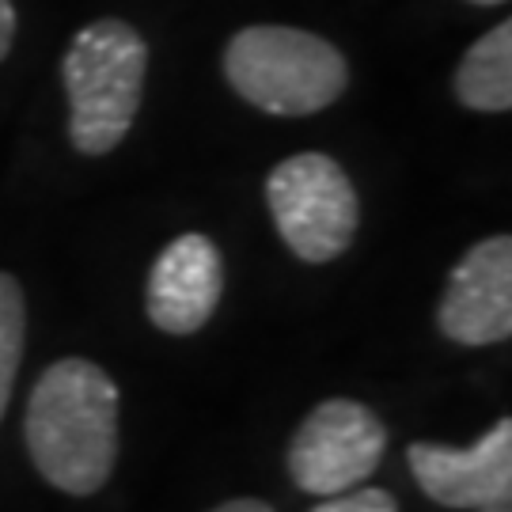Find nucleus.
Instances as JSON below:
<instances>
[{
  "label": "nucleus",
  "mask_w": 512,
  "mask_h": 512,
  "mask_svg": "<svg viewBox=\"0 0 512 512\" xmlns=\"http://www.w3.org/2000/svg\"><path fill=\"white\" fill-rule=\"evenodd\" d=\"M23 429L50 486L73 497L95 494L118 459V387L95 361L65 357L35 384Z\"/></svg>",
  "instance_id": "1"
},
{
  "label": "nucleus",
  "mask_w": 512,
  "mask_h": 512,
  "mask_svg": "<svg viewBox=\"0 0 512 512\" xmlns=\"http://www.w3.org/2000/svg\"><path fill=\"white\" fill-rule=\"evenodd\" d=\"M145 73L148 46L126 19L103 16L76 31L61 61L76 152L107 156L126 141L141 110Z\"/></svg>",
  "instance_id": "2"
},
{
  "label": "nucleus",
  "mask_w": 512,
  "mask_h": 512,
  "mask_svg": "<svg viewBox=\"0 0 512 512\" xmlns=\"http://www.w3.org/2000/svg\"><path fill=\"white\" fill-rule=\"evenodd\" d=\"M224 80L255 110L304 118L342 99L349 65L327 38L281 23H255L224 46Z\"/></svg>",
  "instance_id": "3"
},
{
  "label": "nucleus",
  "mask_w": 512,
  "mask_h": 512,
  "mask_svg": "<svg viewBox=\"0 0 512 512\" xmlns=\"http://www.w3.org/2000/svg\"><path fill=\"white\" fill-rule=\"evenodd\" d=\"M266 202L289 251L304 262H330L346 255L361 205L342 164L327 152H300L270 171Z\"/></svg>",
  "instance_id": "4"
},
{
  "label": "nucleus",
  "mask_w": 512,
  "mask_h": 512,
  "mask_svg": "<svg viewBox=\"0 0 512 512\" xmlns=\"http://www.w3.org/2000/svg\"><path fill=\"white\" fill-rule=\"evenodd\" d=\"M387 429L376 410L353 399H327L311 410L289 444V475L304 494L334 497L376 475Z\"/></svg>",
  "instance_id": "5"
},
{
  "label": "nucleus",
  "mask_w": 512,
  "mask_h": 512,
  "mask_svg": "<svg viewBox=\"0 0 512 512\" xmlns=\"http://www.w3.org/2000/svg\"><path fill=\"white\" fill-rule=\"evenodd\" d=\"M437 327L459 346H494L512 334V239L490 236L456 262Z\"/></svg>",
  "instance_id": "6"
},
{
  "label": "nucleus",
  "mask_w": 512,
  "mask_h": 512,
  "mask_svg": "<svg viewBox=\"0 0 512 512\" xmlns=\"http://www.w3.org/2000/svg\"><path fill=\"white\" fill-rule=\"evenodd\" d=\"M410 471L425 497L444 509H482L490 501L512 497V421L501 418L471 448L444 444H410Z\"/></svg>",
  "instance_id": "7"
},
{
  "label": "nucleus",
  "mask_w": 512,
  "mask_h": 512,
  "mask_svg": "<svg viewBox=\"0 0 512 512\" xmlns=\"http://www.w3.org/2000/svg\"><path fill=\"white\" fill-rule=\"evenodd\" d=\"M224 293V258L220 247L202 232L171 239L148 274L145 308L164 334L202 330Z\"/></svg>",
  "instance_id": "8"
},
{
  "label": "nucleus",
  "mask_w": 512,
  "mask_h": 512,
  "mask_svg": "<svg viewBox=\"0 0 512 512\" xmlns=\"http://www.w3.org/2000/svg\"><path fill=\"white\" fill-rule=\"evenodd\" d=\"M456 99L467 110L505 114L512 107V23H497L463 54L456 69Z\"/></svg>",
  "instance_id": "9"
},
{
  "label": "nucleus",
  "mask_w": 512,
  "mask_h": 512,
  "mask_svg": "<svg viewBox=\"0 0 512 512\" xmlns=\"http://www.w3.org/2000/svg\"><path fill=\"white\" fill-rule=\"evenodd\" d=\"M23 334H27V308L23 289L12 274H0V421L12 399L19 357H23Z\"/></svg>",
  "instance_id": "10"
},
{
  "label": "nucleus",
  "mask_w": 512,
  "mask_h": 512,
  "mask_svg": "<svg viewBox=\"0 0 512 512\" xmlns=\"http://www.w3.org/2000/svg\"><path fill=\"white\" fill-rule=\"evenodd\" d=\"M311 512H399V501L380 486H365V490H346V494L327 497Z\"/></svg>",
  "instance_id": "11"
},
{
  "label": "nucleus",
  "mask_w": 512,
  "mask_h": 512,
  "mask_svg": "<svg viewBox=\"0 0 512 512\" xmlns=\"http://www.w3.org/2000/svg\"><path fill=\"white\" fill-rule=\"evenodd\" d=\"M12 38H16V4L0 0V61L12 50Z\"/></svg>",
  "instance_id": "12"
},
{
  "label": "nucleus",
  "mask_w": 512,
  "mask_h": 512,
  "mask_svg": "<svg viewBox=\"0 0 512 512\" xmlns=\"http://www.w3.org/2000/svg\"><path fill=\"white\" fill-rule=\"evenodd\" d=\"M213 512H274L266 501H255V497H239V501H228V505H217Z\"/></svg>",
  "instance_id": "13"
},
{
  "label": "nucleus",
  "mask_w": 512,
  "mask_h": 512,
  "mask_svg": "<svg viewBox=\"0 0 512 512\" xmlns=\"http://www.w3.org/2000/svg\"><path fill=\"white\" fill-rule=\"evenodd\" d=\"M475 512H512V505H509V497H505V501H490V505H482V509H475Z\"/></svg>",
  "instance_id": "14"
},
{
  "label": "nucleus",
  "mask_w": 512,
  "mask_h": 512,
  "mask_svg": "<svg viewBox=\"0 0 512 512\" xmlns=\"http://www.w3.org/2000/svg\"><path fill=\"white\" fill-rule=\"evenodd\" d=\"M471 4H478V8H497V4H505V0H471Z\"/></svg>",
  "instance_id": "15"
}]
</instances>
